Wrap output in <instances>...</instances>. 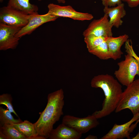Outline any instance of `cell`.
I'll list each match as a JSON object with an SVG mask.
<instances>
[{"instance_id": "1", "label": "cell", "mask_w": 139, "mask_h": 139, "mask_svg": "<svg viewBox=\"0 0 139 139\" xmlns=\"http://www.w3.org/2000/svg\"><path fill=\"white\" fill-rule=\"evenodd\" d=\"M64 98V92L61 89L48 95L46 106L37 121L34 123L38 136L44 139L48 138L54 124L63 114Z\"/></svg>"}, {"instance_id": "2", "label": "cell", "mask_w": 139, "mask_h": 139, "mask_svg": "<svg viewBox=\"0 0 139 139\" xmlns=\"http://www.w3.org/2000/svg\"><path fill=\"white\" fill-rule=\"evenodd\" d=\"M92 87L99 88L103 90L105 98L102 109L92 115L97 119L107 116L115 111L123 92L122 86L119 81L107 74L94 76L92 79Z\"/></svg>"}, {"instance_id": "3", "label": "cell", "mask_w": 139, "mask_h": 139, "mask_svg": "<svg viewBox=\"0 0 139 139\" xmlns=\"http://www.w3.org/2000/svg\"><path fill=\"white\" fill-rule=\"evenodd\" d=\"M126 109L133 116L139 112V79L134 80L123 92L115 111L118 112Z\"/></svg>"}, {"instance_id": "4", "label": "cell", "mask_w": 139, "mask_h": 139, "mask_svg": "<svg viewBox=\"0 0 139 139\" xmlns=\"http://www.w3.org/2000/svg\"><path fill=\"white\" fill-rule=\"evenodd\" d=\"M125 57L124 60L118 63L119 68L114 74L120 83L127 87L134 81L136 75L139 76V63L128 54Z\"/></svg>"}, {"instance_id": "5", "label": "cell", "mask_w": 139, "mask_h": 139, "mask_svg": "<svg viewBox=\"0 0 139 139\" xmlns=\"http://www.w3.org/2000/svg\"><path fill=\"white\" fill-rule=\"evenodd\" d=\"M30 15L11 7H3L0 9V23L22 28L28 23Z\"/></svg>"}, {"instance_id": "6", "label": "cell", "mask_w": 139, "mask_h": 139, "mask_svg": "<svg viewBox=\"0 0 139 139\" xmlns=\"http://www.w3.org/2000/svg\"><path fill=\"white\" fill-rule=\"evenodd\" d=\"M97 119L92 115L83 118L67 115L63 117L62 123L82 134L97 127L99 124Z\"/></svg>"}, {"instance_id": "7", "label": "cell", "mask_w": 139, "mask_h": 139, "mask_svg": "<svg viewBox=\"0 0 139 139\" xmlns=\"http://www.w3.org/2000/svg\"><path fill=\"white\" fill-rule=\"evenodd\" d=\"M48 13L58 18H68L81 21L90 20L93 18L92 14L77 11L69 5L63 6L51 3L48 5Z\"/></svg>"}, {"instance_id": "8", "label": "cell", "mask_w": 139, "mask_h": 139, "mask_svg": "<svg viewBox=\"0 0 139 139\" xmlns=\"http://www.w3.org/2000/svg\"><path fill=\"white\" fill-rule=\"evenodd\" d=\"M107 14H105L100 19L93 20L83 32L84 37L90 35L105 37L112 36L113 26L110 23Z\"/></svg>"}, {"instance_id": "9", "label": "cell", "mask_w": 139, "mask_h": 139, "mask_svg": "<svg viewBox=\"0 0 139 139\" xmlns=\"http://www.w3.org/2000/svg\"><path fill=\"white\" fill-rule=\"evenodd\" d=\"M21 28L0 23V50L14 49L18 46L20 38L16 34Z\"/></svg>"}, {"instance_id": "10", "label": "cell", "mask_w": 139, "mask_h": 139, "mask_svg": "<svg viewBox=\"0 0 139 139\" xmlns=\"http://www.w3.org/2000/svg\"><path fill=\"white\" fill-rule=\"evenodd\" d=\"M58 18L51 15L48 12L43 15H39L38 13L30 14L28 23L21 28L16 34V36L21 38L25 35L30 34L44 23L54 21Z\"/></svg>"}, {"instance_id": "11", "label": "cell", "mask_w": 139, "mask_h": 139, "mask_svg": "<svg viewBox=\"0 0 139 139\" xmlns=\"http://www.w3.org/2000/svg\"><path fill=\"white\" fill-rule=\"evenodd\" d=\"M139 118V112L133 116L132 118L128 122L121 125L115 124L112 128L101 139H130L131 132L130 126L132 124Z\"/></svg>"}, {"instance_id": "12", "label": "cell", "mask_w": 139, "mask_h": 139, "mask_svg": "<svg viewBox=\"0 0 139 139\" xmlns=\"http://www.w3.org/2000/svg\"><path fill=\"white\" fill-rule=\"evenodd\" d=\"M128 38V35L126 34L117 37L111 36L106 37V41L110 58L116 60L121 57L123 54L121 50V47Z\"/></svg>"}, {"instance_id": "13", "label": "cell", "mask_w": 139, "mask_h": 139, "mask_svg": "<svg viewBox=\"0 0 139 139\" xmlns=\"http://www.w3.org/2000/svg\"><path fill=\"white\" fill-rule=\"evenodd\" d=\"M82 134L62 123L50 133L49 139H79Z\"/></svg>"}, {"instance_id": "14", "label": "cell", "mask_w": 139, "mask_h": 139, "mask_svg": "<svg viewBox=\"0 0 139 139\" xmlns=\"http://www.w3.org/2000/svg\"><path fill=\"white\" fill-rule=\"evenodd\" d=\"M124 6V4L122 3L112 7H104L103 12L108 15L109 22L113 27L118 28L122 25L123 21L121 19L126 14Z\"/></svg>"}, {"instance_id": "15", "label": "cell", "mask_w": 139, "mask_h": 139, "mask_svg": "<svg viewBox=\"0 0 139 139\" xmlns=\"http://www.w3.org/2000/svg\"><path fill=\"white\" fill-rule=\"evenodd\" d=\"M7 6L24 12L29 14L38 13V6L32 4L29 0H9Z\"/></svg>"}, {"instance_id": "16", "label": "cell", "mask_w": 139, "mask_h": 139, "mask_svg": "<svg viewBox=\"0 0 139 139\" xmlns=\"http://www.w3.org/2000/svg\"><path fill=\"white\" fill-rule=\"evenodd\" d=\"M12 125L27 139H44L42 137L38 136L34 124L27 120Z\"/></svg>"}, {"instance_id": "17", "label": "cell", "mask_w": 139, "mask_h": 139, "mask_svg": "<svg viewBox=\"0 0 139 139\" xmlns=\"http://www.w3.org/2000/svg\"><path fill=\"white\" fill-rule=\"evenodd\" d=\"M0 132L5 135L7 139H27L13 125L6 124L0 127Z\"/></svg>"}, {"instance_id": "18", "label": "cell", "mask_w": 139, "mask_h": 139, "mask_svg": "<svg viewBox=\"0 0 139 139\" xmlns=\"http://www.w3.org/2000/svg\"><path fill=\"white\" fill-rule=\"evenodd\" d=\"M8 109L0 107V127L6 124H13L21 123L23 121L20 118H14Z\"/></svg>"}, {"instance_id": "19", "label": "cell", "mask_w": 139, "mask_h": 139, "mask_svg": "<svg viewBox=\"0 0 139 139\" xmlns=\"http://www.w3.org/2000/svg\"><path fill=\"white\" fill-rule=\"evenodd\" d=\"M89 52L101 59L107 60L110 58L106 41Z\"/></svg>"}, {"instance_id": "20", "label": "cell", "mask_w": 139, "mask_h": 139, "mask_svg": "<svg viewBox=\"0 0 139 139\" xmlns=\"http://www.w3.org/2000/svg\"><path fill=\"white\" fill-rule=\"evenodd\" d=\"M106 38L103 37L90 35L84 37V41L89 51L106 41Z\"/></svg>"}, {"instance_id": "21", "label": "cell", "mask_w": 139, "mask_h": 139, "mask_svg": "<svg viewBox=\"0 0 139 139\" xmlns=\"http://www.w3.org/2000/svg\"><path fill=\"white\" fill-rule=\"evenodd\" d=\"M12 98L11 94L8 93L3 94L0 95V105L5 106L7 109L16 116H18L14 110L12 103Z\"/></svg>"}, {"instance_id": "22", "label": "cell", "mask_w": 139, "mask_h": 139, "mask_svg": "<svg viewBox=\"0 0 139 139\" xmlns=\"http://www.w3.org/2000/svg\"><path fill=\"white\" fill-rule=\"evenodd\" d=\"M130 42V40L128 39L125 42V47L126 49L125 51L127 54L133 57L139 63V57L137 55L133 49L132 42L131 40V44Z\"/></svg>"}, {"instance_id": "23", "label": "cell", "mask_w": 139, "mask_h": 139, "mask_svg": "<svg viewBox=\"0 0 139 139\" xmlns=\"http://www.w3.org/2000/svg\"><path fill=\"white\" fill-rule=\"evenodd\" d=\"M104 7H113L122 3L121 0H101Z\"/></svg>"}, {"instance_id": "24", "label": "cell", "mask_w": 139, "mask_h": 139, "mask_svg": "<svg viewBox=\"0 0 139 139\" xmlns=\"http://www.w3.org/2000/svg\"><path fill=\"white\" fill-rule=\"evenodd\" d=\"M126 2L131 8L136 7L139 5V0H127Z\"/></svg>"}, {"instance_id": "25", "label": "cell", "mask_w": 139, "mask_h": 139, "mask_svg": "<svg viewBox=\"0 0 139 139\" xmlns=\"http://www.w3.org/2000/svg\"><path fill=\"white\" fill-rule=\"evenodd\" d=\"M85 139H97L98 137L97 136L92 135H89L86 137Z\"/></svg>"}, {"instance_id": "26", "label": "cell", "mask_w": 139, "mask_h": 139, "mask_svg": "<svg viewBox=\"0 0 139 139\" xmlns=\"http://www.w3.org/2000/svg\"><path fill=\"white\" fill-rule=\"evenodd\" d=\"M139 122V118L136 121V123L134 124H132L131 126V128L132 129L133 131L134 129L136 127L137 123Z\"/></svg>"}, {"instance_id": "27", "label": "cell", "mask_w": 139, "mask_h": 139, "mask_svg": "<svg viewBox=\"0 0 139 139\" xmlns=\"http://www.w3.org/2000/svg\"><path fill=\"white\" fill-rule=\"evenodd\" d=\"M0 139H7L5 135L1 132H0Z\"/></svg>"}, {"instance_id": "28", "label": "cell", "mask_w": 139, "mask_h": 139, "mask_svg": "<svg viewBox=\"0 0 139 139\" xmlns=\"http://www.w3.org/2000/svg\"><path fill=\"white\" fill-rule=\"evenodd\" d=\"M39 1H40L41 0H38ZM59 3H63L64 4L65 2V0H56Z\"/></svg>"}, {"instance_id": "29", "label": "cell", "mask_w": 139, "mask_h": 139, "mask_svg": "<svg viewBox=\"0 0 139 139\" xmlns=\"http://www.w3.org/2000/svg\"><path fill=\"white\" fill-rule=\"evenodd\" d=\"M132 139H139V132L134 137H133Z\"/></svg>"}, {"instance_id": "30", "label": "cell", "mask_w": 139, "mask_h": 139, "mask_svg": "<svg viewBox=\"0 0 139 139\" xmlns=\"http://www.w3.org/2000/svg\"><path fill=\"white\" fill-rule=\"evenodd\" d=\"M122 1L126 2L127 0H121Z\"/></svg>"}, {"instance_id": "31", "label": "cell", "mask_w": 139, "mask_h": 139, "mask_svg": "<svg viewBox=\"0 0 139 139\" xmlns=\"http://www.w3.org/2000/svg\"><path fill=\"white\" fill-rule=\"evenodd\" d=\"M3 0H0V2H1L2 3L3 1Z\"/></svg>"}]
</instances>
